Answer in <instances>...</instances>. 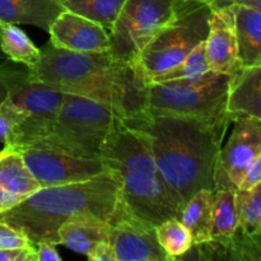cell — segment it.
Instances as JSON below:
<instances>
[{"mask_svg": "<svg viewBox=\"0 0 261 261\" xmlns=\"http://www.w3.org/2000/svg\"><path fill=\"white\" fill-rule=\"evenodd\" d=\"M63 93L40 83L27 66L0 60V112L13 124L10 147L19 149L36 144L50 127Z\"/></svg>", "mask_w": 261, "mask_h": 261, "instance_id": "5", "label": "cell"}, {"mask_svg": "<svg viewBox=\"0 0 261 261\" xmlns=\"http://www.w3.org/2000/svg\"><path fill=\"white\" fill-rule=\"evenodd\" d=\"M65 10L83 15L111 30L125 0H59Z\"/></svg>", "mask_w": 261, "mask_h": 261, "instance_id": "25", "label": "cell"}, {"mask_svg": "<svg viewBox=\"0 0 261 261\" xmlns=\"http://www.w3.org/2000/svg\"><path fill=\"white\" fill-rule=\"evenodd\" d=\"M240 66L261 65V12L232 4Z\"/></svg>", "mask_w": 261, "mask_h": 261, "instance_id": "18", "label": "cell"}, {"mask_svg": "<svg viewBox=\"0 0 261 261\" xmlns=\"http://www.w3.org/2000/svg\"><path fill=\"white\" fill-rule=\"evenodd\" d=\"M212 8L199 0H176L170 22L138 56L148 82L184 60L208 36Z\"/></svg>", "mask_w": 261, "mask_h": 261, "instance_id": "8", "label": "cell"}, {"mask_svg": "<svg viewBox=\"0 0 261 261\" xmlns=\"http://www.w3.org/2000/svg\"><path fill=\"white\" fill-rule=\"evenodd\" d=\"M261 65L239 66L229 74L227 116L231 122L250 117L261 120Z\"/></svg>", "mask_w": 261, "mask_h": 261, "instance_id": "15", "label": "cell"}, {"mask_svg": "<svg viewBox=\"0 0 261 261\" xmlns=\"http://www.w3.org/2000/svg\"><path fill=\"white\" fill-rule=\"evenodd\" d=\"M176 0H125L109 31V53L137 63L140 51L171 20Z\"/></svg>", "mask_w": 261, "mask_h": 261, "instance_id": "9", "label": "cell"}, {"mask_svg": "<svg viewBox=\"0 0 261 261\" xmlns=\"http://www.w3.org/2000/svg\"><path fill=\"white\" fill-rule=\"evenodd\" d=\"M120 193L111 173L78 182L40 188L12 208L0 212V223L18 229L32 244L59 245V228L74 219L111 222L120 208Z\"/></svg>", "mask_w": 261, "mask_h": 261, "instance_id": "3", "label": "cell"}, {"mask_svg": "<svg viewBox=\"0 0 261 261\" xmlns=\"http://www.w3.org/2000/svg\"><path fill=\"white\" fill-rule=\"evenodd\" d=\"M109 242L115 261H168L158 244L155 227L126 212L120 204L110 222Z\"/></svg>", "mask_w": 261, "mask_h": 261, "instance_id": "12", "label": "cell"}, {"mask_svg": "<svg viewBox=\"0 0 261 261\" xmlns=\"http://www.w3.org/2000/svg\"><path fill=\"white\" fill-rule=\"evenodd\" d=\"M99 160L116 181L125 211L154 227L180 218L181 206L161 176L143 130L120 120Z\"/></svg>", "mask_w": 261, "mask_h": 261, "instance_id": "4", "label": "cell"}, {"mask_svg": "<svg viewBox=\"0 0 261 261\" xmlns=\"http://www.w3.org/2000/svg\"><path fill=\"white\" fill-rule=\"evenodd\" d=\"M0 249L5 250H36L25 234L8 224L0 223Z\"/></svg>", "mask_w": 261, "mask_h": 261, "instance_id": "27", "label": "cell"}, {"mask_svg": "<svg viewBox=\"0 0 261 261\" xmlns=\"http://www.w3.org/2000/svg\"><path fill=\"white\" fill-rule=\"evenodd\" d=\"M64 10L59 0H0V24H30L48 32Z\"/></svg>", "mask_w": 261, "mask_h": 261, "instance_id": "17", "label": "cell"}, {"mask_svg": "<svg viewBox=\"0 0 261 261\" xmlns=\"http://www.w3.org/2000/svg\"><path fill=\"white\" fill-rule=\"evenodd\" d=\"M155 234L170 260L182 259L194 245L190 232L178 218H170L158 224Z\"/></svg>", "mask_w": 261, "mask_h": 261, "instance_id": "24", "label": "cell"}, {"mask_svg": "<svg viewBox=\"0 0 261 261\" xmlns=\"http://www.w3.org/2000/svg\"><path fill=\"white\" fill-rule=\"evenodd\" d=\"M28 71L40 83L63 94L105 105L124 121L148 116L149 82L139 61L120 60L110 53H75L48 41Z\"/></svg>", "mask_w": 261, "mask_h": 261, "instance_id": "1", "label": "cell"}, {"mask_svg": "<svg viewBox=\"0 0 261 261\" xmlns=\"http://www.w3.org/2000/svg\"><path fill=\"white\" fill-rule=\"evenodd\" d=\"M231 2H232V3H233V0H231Z\"/></svg>", "mask_w": 261, "mask_h": 261, "instance_id": "36", "label": "cell"}, {"mask_svg": "<svg viewBox=\"0 0 261 261\" xmlns=\"http://www.w3.org/2000/svg\"><path fill=\"white\" fill-rule=\"evenodd\" d=\"M40 189L25 168L20 153L10 145L0 152V212L12 208Z\"/></svg>", "mask_w": 261, "mask_h": 261, "instance_id": "16", "label": "cell"}, {"mask_svg": "<svg viewBox=\"0 0 261 261\" xmlns=\"http://www.w3.org/2000/svg\"><path fill=\"white\" fill-rule=\"evenodd\" d=\"M239 228L233 189H218L213 194L212 241L227 245Z\"/></svg>", "mask_w": 261, "mask_h": 261, "instance_id": "21", "label": "cell"}, {"mask_svg": "<svg viewBox=\"0 0 261 261\" xmlns=\"http://www.w3.org/2000/svg\"><path fill=\"white\" fill-rule=\"evenodd\" d=\"M228 78L229 74L209 70L195 81L149 83L148 111L157 116L231 124L226 111Z\"/></svg>", "mask_w": 261, "mask_h": 261, "instance_id": "7", "label": "cell"}, {"mask_svg": "<svg viewBox=\"0 0 261 261\" xmlns=\"http://www.w3.org/2000/svg\"><path fill=\"white\" fill-rule=\"evenodd\" d=\"M205 56L209 70L231 74L239 68L236 30L232 5L214 10L209 18V31L205 41Z\"/></svg>", "mask_w": 261, "mask_h": 261, "instance_id": "14", "label": "cell"}, {"mask_svg": "<svg viewBox=\"0 0 261 261\" xmlns=\"http://www.w3.org/2000/svg\"><path fill=\"white\" fill-rule=\"evenodd\" d=\"M0 50L5 59L27 68L40 59V48L17 24H0Z\"/></svg>", "mask_w": 261, "mask_h": 261, "instance_id": "22", "label": "cell"}, {"mask_svg": "<svg viewBox=\"0 0 261 261\" xmlns=\"http://www.w3.org/2000/svg\"><path fill=\"white\" fill-rule=\"evenodd\" d=\"M213 194V190L201 189L194 194L181 209L178 219L190 232L194 245L211 241Z\"/></svg>", "mask_w": 261, "mask_h": 261, "instance_id": "20", "label": "cell"}, {"mask_svg": "<svg viewBox=\"0 0 261 261\" xmlns=\"http://www.w3.org/2000/svg\"><path fill=\"white\" fill-rule=\"evenodd\" d=\"M233 4L242 5V7L251 8V9L261 12V0H233Z\"/></svg>", "mask_w": 261, "mask_h": 261, "instance_id": "34", "label": "cell"}, {"mask_svg": "<svg viewBox=\"0 0 261 261\" xmlns=\"http://www.w3.org/2000/svg\"><path fill=\"white\" fill-rule=\"evenodd\" d=\"M0 261H36V250L0 249Z\"/></svg>", "mask_w": 261, "mask_h": 261, "instance_id": "30", "label": "cell"}, {"mask_svg": "<svg viewBox=\"0 0 261 261\" xmlns=\"http://www.w3.org/2000/svg\"><path fill=\"white\" fill-rule=\"evenodd\" d=\"M261 181V155L257 157L242 173L237 185L239 190H250L259 185Z\"/></svg>", "mask_w": 261, "mask_h": 261, "instance_id": "28", "label": "cell"}, {"mask_svg": "<svg viewBox=\"0 0 261 261\" xmlns=\"http://www.w3.org/2000/svg\"><path fill=\"white\" fill-rule=\"evenodd\" d=\"M36 246V261H61L60 254L55 244L47 241H41Z\"/></svg>", "mask_w": 261, "mask_h": 261, "instance_id": "29", "label": "cell"}, {"mask_svg": "<svg viewBox=\"0 0 261 261\" xmlns=\"http://www.w3.org/2000/svg\"><path fill=\"white\" fill-rule=\"evenodd\" d=\"M125 122L147 134L161 176L181 209L201 189L214 191L217 161L229 122L209 124L150 114Z\"/></svg>", "mask_w": 261, "mask_h": 261, "instance_id": "2", "label": "cell"}, {"mask_svg": "<svg viewBox=\"0 0 261 261\" xmlns=\"http://www.w3.org/2000/svg\"><path fill=\"white\" fill-rule=\"evenodd\" d=\"M13 134V124L9 117L0 112V142L4 145L9 144Z\"/></svg>", "mask_w": 261, "mask_h": 261, "instance_id": "32", "label": "cell"}, {"mask_svg": "<svg viewBox=\"0 0 261 261\" xmlns=\"http://www.w3.org/2000/svg\"><path fill=\"white\" fill-rule=\"evenodd\" d=\"M87 257L92 261H115L114 251H112L109 240H105V241L96 245V247L89 252Z\"/></svg>", "mask_w": 261, "mask_h": 261, "instance_id": "31", "label": "cell"}, {"mask_svg": "<svg viewBox=\"0 0 261 261\" xmlns=\"http://www.w3.org/2000/svg\"><path fill=\"white\" fill-rule=\"evenodd\" d=\"M17 150L40 188L78 182L107 172L101 160L75 157L41 145H30Z\"/></svg>", "mask_w": 261, "mask_h": 261, "instance_id": "10", "label": "cell"}, {"mask_svg": "<svg viewBox=\"0 0 261 261\" xmlns=\"http://www.w3.org/2000/svg\"><path fill=\"white\" fill-rule=\"evenodd\" d=\"M110 223L97 218L74 219L59 228V245L68 247L76 254L88 256L99 242L109 240Z\"/></svg>", "mask_w": 261, "mask_h": 261, "instance_id": "19", "label": "cell"}, {"mask_svg": "<svg viewBox=\"0 0 261 261\" xmlns=\"http://www.w3.org/2000/svg\"><path fill=\"white\" fill-rule=\"evenodd\" d=\"M5 59V56H4V54L2 53V50H0V60H4Z\"/></svg>", "mask_w": 261, "mask_h": 261, "instance_id": "35", "label": "cell"}, {"mask_svg": "<svg viewBox=\"0 0 261 261\" xmlns=\"http://www.w3.org/2000/svg\"><path fill=\"white\" fill-rule=\"evenodd\" d=\"M120 120L122 119L119 115L99 102L63 94L50 127L33 145L75 157L99 160L105 143Z\"/></svg>", "mask_w": 261, "mask_h": 261, "instance_id": "6", "label": "cell"}, {"mask_svg": "<svg viewBox=\"0 0 261 261\" xmlns=\"http://www.w3.org/2000/svg\"><path fill=\"white\" fill-rule=\"evenodd\" d=\"M209 71L208 63L205 56V45L199 43L181 63L171 68L170 70L155 76L150 83L172 81H195L201 78Z\"/></svg>", "mask_w": 261, "mask_h": 261, "instance_id": "26", "label": "cell"}, {"mask_svg": "<svg viewBox=\"0 0 261 261\" xmlns=\"http://www.w3.org/2000/svg\"><path fill=\"white\" fill-rule=\"evenodd\" d=\"M199 2H203L205 4H208L213 12L214 10H221L224 9V8H228L233 4L231 0H199Z\"/></svg>", "mask_w": 261, "mask_h": 261, "instance_id": "33", "label": "cell"}, {"mask_svg": "<svg viewBox=\"0 0 261 261\" xmlns=\"http://www.w3.org/2000/svg\"><path fill=\"white\" fill-rule=\"evenodd\" d=\"M239 227L252 237H261V184L250 190H234Z\"/></svg>", "mask_w": 261, "mask_h": 261, "instance_id": "23", "label": "cell"}, {"mask_svg": "<svg viewBox=\"0 0 261 261\" xmlns=\"http://www.w3.org/2000/svg\"><path fill=\"white\" fill-rule=\"evenodd\" d=\"M50 42L75 53H109V31L83 15L64 10L48 28Z\"/></svg>", "mask_w": 261, "mask_h": 261, "instance_id": "13", "label": "cell"}, {"mask_svg": "<svg viewBox=\"0 0 261 261\" xmlns=\"http://www.w3.org/2000/svg\"><path fill=\"white\" fill-rule=\"evenodd\" d=\"M232 124L231 137L219 150L214 190H236L244 171L261 155V120L242 117Z\"/></svg>", "mask_w": 261, "mask_h": 261, "instance_id": "11", "label": "cell"}]
</instances>
